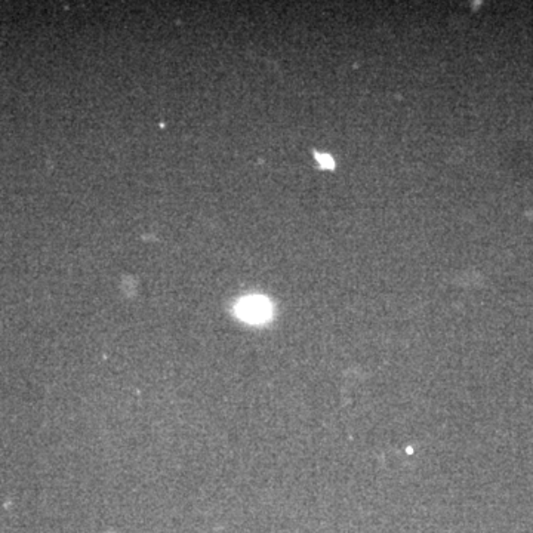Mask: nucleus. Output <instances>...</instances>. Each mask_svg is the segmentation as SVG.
Segmentation results:
<instances>
[{
	"instance_id": "nucleus-1",
	"label": "nucleus",
	"mask_w": 533,
	"mask_h": 533,
	"mask_svg": "<svg viewBox=\"0 0 533 533\" xmlns=\"http://www.w3.org/2000/svg\"><path fill=\"white\" fill-rule=\"evenodd\" d=\"M234 311L240 320L252 325H261L271 319L273 305L267 298L254 295V297H246L237 302Z\"/></svg>"
},
{
	"instance_id": "nucleus-2",
	"label": "nucleus",
	"mask_w": 533,
	"mask_h": 533,
	"mask_svg": "<svg viewBox=\"0 0 533 533\" xmlns=\"http://www.w3.org/2000/svg\"><path fill=\"white\" fill-rule=\"evenodd\" d=\"M315 158L323 169H334L335 167V162H334L332 156L325 154V153H315Z\"/></svg>"
}]
</instances>
